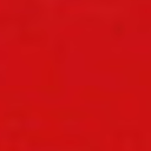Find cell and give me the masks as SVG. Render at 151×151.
<instances>
[{"instance_id": "cell-1", "label": "cell", "mask_w": 151, "mask_h": 151, "mask_svg": "<svg viewBox=\"0 0 151 151\" xmlns=\"http://www.w3.org/2000/svg\"><path fill=\"white\" fill-rule=\"evenodd\" d=\"M124 31H125L124 24H122V22H116L114 26L112 27V33H113L116 37H120L122 34H124Z\"/></svg>"}]
</instances>
